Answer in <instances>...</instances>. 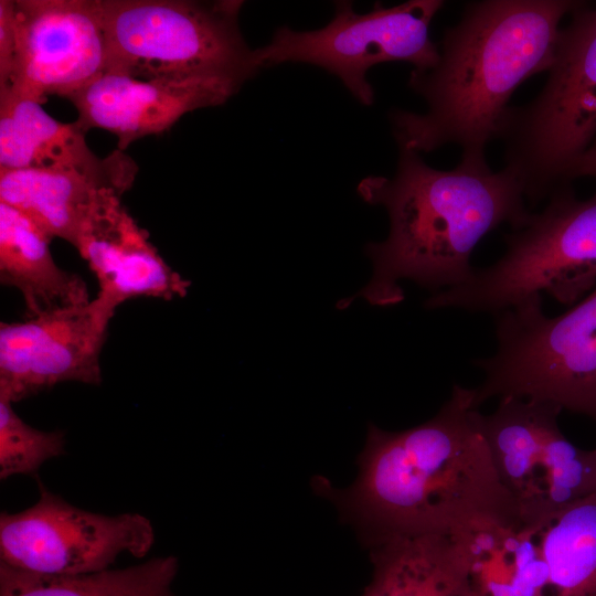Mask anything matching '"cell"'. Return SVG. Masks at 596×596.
I'll return each instance as SVG.
<instances>
[{
  "mask_svg": "<svg viewBox=\"0 0 596 596\" xmlns=\"http://www.w3.org/2000/svg\"><path fill=\"white\" fill-rule=\"evenodd\" d=\"M481 418L472 389L456 384L425 423L400 432L369 424L355 481L324 493L369 545L449 533L479 517H520L497 476Z\"/></svg>",
  "mask_w": 596,
  "mask_h": 596,
  "instance_id": "cell-1",
  "label": "cell"
},
{
  "mask_svg": "<svg viewBox=\"0 0 596 596\" xmlns=\"http://www.w3.org/2000/svg\"><path fill=\"white\" fill-rule=\"evenodd\" d=\"M358 193L369 204L385 207L390 232L369 243L370 281L339 309L363 298L371 306L392 307L404 300L401 280H412L434 294L466 281L477 244L503 223L522 227L533 213L524 188L508 168L492 171L486 158L460 157L451 170L429 167L419 153L398 148L392 178L370 175Z\"/></svg>",
  "mask_w": 596,
  "mask_h": 596,
  "instance_id": "cell-2",
  "label": "cell"
},
{
  "mask_svg": "<svg viewBox=\"0 0 596 596\" xmlns=\"http://www.w3.org/2000/svg\"><path fill=\"white\" fill-rule=\"evenodd\" d=\"M581 3L468 2L459 21L444 32L435 66L411 72L408 86L425 99L426 111L390 114L398 148L421 155L450 143L460 147L464 158H486L512 94L526 78L550 70L561 21Z\"/></svg>",
  "mask_w": 596,
  "mask_h": 596,
  "instance_id": "cell-3",
  "label": "cell"
},
{
  "mask_svg": "<svg viewBox=\"0 0 596 596\" xmlns=\"http://www.w3.org/2000/svg\"><path fill=\"white\" fill-rule=\"evenodd\" d=\"M106 71L135 77H223L243 85L260 70L238 25L243 1L96 0Z\"/></svg>",
  "mask_w": 596,
  "mask_h": 596,
  "instance_id": "cell-4",
  "label": "cell"
},
{
  "mask_svg": "<svg viewBox=\"0 0 596 596\" xmlns=\"http://www.w3.org/2000/svg\"><path fill=\"white\" fill-rule=\"evenodd\" d=\"M504 254L462 284L433 294L428 309L496 315L547 294L571 305L596 287V193L576 199L562 187L546 206L503 236Z\"/></svg>",
  "mask_w": 596,
  "mask_h": 596,
  "instance_id": "cell-5",
  "label": "cell"
},
{
  "mask_svg": "<svg viewBox=\"0 0 596 596\" xmlns=\"http://www.w3.org/2000/svg\"><path fill=\"white\" fill-rule=\"evenodd\" d=\"M493 317L497 350L472 361L485 374L475 407L519 397L596 422V287L560 316H546L536 295Z\"/></svg>",
  "mask_w": 596,
  "mask_h": 596,
  "instance_id": "cell-6",
  "label": "cell"
},
{
  "mask_svg": "<svg viewBox=\"0 0 596 596\" xmlns=\"http://www.w3.org/2000/svg\"><path fill=\"white\" fill-rule=\"evenodd\" d=\"M583 7L560 31L544 86L525 105L509 107L499 136L504 167L532 204L565 187L570 167L596 136V7Z\"/></svg>",
  "mask_w": 596,
  "mask_h": 596,
  "instance_id": "cell-7",
  "label": "cell"
},
{
  "mask_svg": "<svg viewBox=\"0 0 596 596\" xmlns=\"http://www.w3.org/2000/svg\"><path fill=\"white\" fill-rule=\"evenodd\" d=\"M333 19L323 28L295 31L279 28L268 44L255 49L259 68L286 62L308 63L336 75L363 105L374 102L368 71L383 62H407L427 71L439 57L429 25L443 0H409L385 8L380 2L356 13L350 1H337Z\"/></svg>",
  "mask_w": 596,
  "mask_h": 596,
  "instance_id": "cell-8",
  "label": "cell"
},
{
  "mask_svg": "<svg viewBox=\"0 0 596 596\" xmlns=\"http://www.w3.org/2000/svg\"><path fill=\"white\" fill-rule=\"evenodd\" d=\"M552 404L503 397L481 418L497 476L520 518L547 520L596 493V448L583 449L562 433Z\"/></svg>",
  "mask_w": 596,
  "mask_h": 596,
  "instance_id": "cell-9",
  "label": "cell"
},
{
  "mask_svg": "<svg viewBox=\"0 0 596 596\" xmlns=\"http://www.w3.org/2000/svg\"><path fill=\"white\" fill-rule=\"evenodd\" d=\"M35 480L33 505L0 514V563L35 575L75 576L110 568L124 553L141 558L153 546L155 528L145 515L84 510Z\"/></svg>",
  "mask_w": 596,
  "mask_h": 596,
  "instance_id": "cell-10",
  "label": "cell"
},
{
  "mask_svg": "<svg viewBox=\"0 0 596 596\" xmlns=\"http://www.w3.org/2000/svg\"><path fill=\"white\" fill-rule=\"evenodd\" d=\"M17 65L9 91L43 103L67 98L107 68L96 0H12Z\"/></svg>",
  "mask_w": 596,
  "mask_h": 596,
  "instance_id": "cell-11",
  "label": "cell"
},
{
  "mask_svg": "<svg viewBox=\"0 0 596 596\" xmlns=\"http://www.w3.org/2000/svg\"><path fill=\"white\" fill-rule=\"evenodd\" d=\"M113 312L95 298L0 324V397L12 404L63 382L102 383L100 353Z\"/></svg>",
  "mask_w": 596,
  "mask_h": 596,
  "instance_id": "cell-12",
  "label": "cell"
},
{
  "mask_svg": "<svg viewBox=\"0 0 596 596\" xmlns=\"http://www.w3.org/2000/svg\"><path fill=\"white\" fill-rule=\"evenodd\" d=\"M242 86L223 77L141 78L105 71L67 99L83 131L107 130L123 151L137 139L168 130L187 113L224 104Z\"/></svg>",
  "mask_w": 596,
  "mask_h": 596,
  "instance_id": "cell-13",
  "label": "cell"
},
{
  "mask_svg": "<svg viewBox=\"0 0 596 596\" xmlns=\"http://www.w3.org/2000/svg\"><path fill=\"white\" fill-rule=\"evenodd\" d=\"M136 172L135 162L119 149L92 169H0V202L76 248L98 205L109 195L121 196Z\"/></svg>",
  "mask_w": 596,
  "mask_h": 596,
  "instance_id": "cell-14",
  "label": "cell"
},
{
  "mask_svg": "<svg viewBox=\"0 0 596 596\" xmlns=\"http://www.w3.org/2000/svg\"><path fill=\"white\" fill-rule=\"evenodd\" d=\"M76 249L97 278L96 299L113 313L132 298H182L191 285L159 255L120 195H109L98 205Z\"/></svg>",
  "mask_w": 596,
  "mask_h": 596,
  "instance_id": "cell-15",
  "label": "cell"
},
{
  "mask_svg": "<svg viewBox=\"0 0 596 596\" xmlns=\"http://www.w3.org/2000/svg\"><path fill=\"white\" fill-rule=\"evenodd\" d=\"M542 523L486 515L449 532L476 596H541L546 581Z\"/></svg>",
  "mask_w": 596,
  "mask_h": 596,
  "instance_id": "cell-16",
  "label": "cell"
},
{
  "mask_svg": "<svg viewBox=\"0 0 596 596\" xmlns=\"http://www.w3.org/2000/svg\"><path fill=\"white\" fill-rule=\"evenodd\" d=\"M51 240L26 215L0 202V280L20 291L29 317L91 301L86 283L55 264Z\"/></svg>",
  "mask_w": 596,
  "mask_h": 596,
  "instance_id": "cell-17",
  "label": "cell"
},
{
  "mask_svg": "<svg viewBox=\"0 0 596 596\" xmlns=\"http://www.w3.org/2000/svg\"><path fill=\"white\" fill-rule=\"evenodd\" d=\"M362 596H476L450 533L394 535L370 545Z\"/></svg>",
  "mask_w": 596,
  "mask_h": 596,
  "instance_id": "cell-18",
  "label": "cell"
},
{
  "mask_svg": "<svg viewBox=\"0 0 596 596\" xmlns=\"http://www.w3.org/2000/svg\"><path fill=\"white\" fill-rule=\"evenodd\" d=\"M76 123L51 117L42 103L8 95L0 98V169H92L100 166Z\"/></svg>",
  "mask_w": 596,
  "mask_h": 596,
  "instance_id": "cell-19",
  "label": "cell"
},
{
  "mask_svg": "<svg viewBox=\"0 0 596 596\" xmlns=\"http://www.w3.org/2000/svg\"><path fill=\"white\" fill-rule=\"evenodd\" d=\"M178 572L174 555L75 576L35 575L0 563V596H177Z\"/></svg>",
  "mask_w": 596,
  "mask_h": 596,
  "instance_id": "cell-20",
  "label": "cell"
},
{
  "mask_svg": "<svg viewBox=\"0 0 596 596\" xmlns=\"http://www.w3.org/2000/svg\"><path fill=\"white\" fill-rule=\"evenodd\" d=\"M541 596H596V493L543 521Z\"/></svg>",
  "mask_w": 596,
  "mask_h": 596,
  "instance_id": "cell-21",
  "label": "cell"
},
{
  "mask_svg": "<svg viewBox=\"0 0 596 596\" xmlns=\"http://www.w3.org/2000/svg\"><path fill=\"white\" fill-rule=\"evenodd\" d=\"M63 430H40L15 413L12 403L0 397V479L13 476L38 478L42 465L66 454Z\"/></svg>",
  "mask_w": 596,
  "mask_h": 596,
  "instance_id": "cell-22",
  "label": "cell"
},
{
  "mask_svg": "<svg viewBox=\"0 0 596 596\" xmlns=\"http://www.w3.org/2000/svg\"><path fill=\"white\" fill-rule=\"evenodd\" d=\"M17 65L12 0H0V95L11 87Z\"/></svg>",
  "mask_w": 596,
  "mask_h": 596,
  "instance_id": "cell-23",
  "label": "cell"
},
{
  "mask_svg": "<svg viewBox=\"0 0 596 596\" xmlns=\"http://www.w3.org/2000/svg\"><path fill=\"white\" fill-rule=\"evenodd\" d=\"M578 177L596 178V139L573 162L566 175V181Z\"/></svg>",
  "mask_w": 596,
  "mask_h": 596,
  "instance_id": "cell-24",
  "label": "cell"
}]
</instances>
